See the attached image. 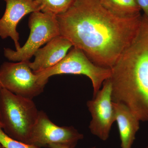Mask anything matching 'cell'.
<instances>
[{
    "instance_id": "cell-15",
    "label": "cell",
    "mask_w": 148,
    "mask_h": 148,
    "mask_svg": "<svg viewBox=\"0 0 148 148\" xmlns=\"http://www.w3.org/2000/svg\"><path fill=\"white\" fill-rule=\"evenodd\" d=\"M141 10L144 11L145 16L148 17V0H135Z\"/></svg>"
},
{
    "instance_id": "cell-12",
    "label": "cell",
    "mask_w": 148,
    "mask_h": 148,
    "mask_svg": "<svg viewBox=\"0 0 148 148\" xmlns=\"http://www.w3.org/2000/svg\"><path fill=\"white\" fill-rule=\"evenodd\" d=\"M104 6L116 16L128 18L140 14L141 10L135 0H101Z\"/></svg>"
},
{
    "instance_id": "cell-14",
    "label": "cell",
    "mask_w": 148,
    "mask_h": 148,
    "mask_svg": "<svg viewBox=\"0 0 148 148\" xmlns=\"http://www.w3.org/2000/svg\"><path fill=\"white\" fill-rule=\"evenodd\" d=\"M0 144L5 148H39L33 145H29L11 138L3 130L0 122Z\"/></svg>"
},
{
    "instance_id": "cell-1",
    "label": "cell",
    "mask_w": 148,
    "mask_h": 148,
    "mask_svg": "<svg viewBox=\"0 0 148 148\" xmlns=\"http://www.w3.org/2000/svg\"><path fill=\"white\" fill-rule=\"evenodd\" d=\"M60 34L95 65L111 69L137 34L142 15L119 17L101 0H75L56 15Z\"/></svg>"
},
{
    "instance_id": "cell-7",
    "label": "cell",
    "mask_w": 148,
    "mask_h": 148,
    "mask_svg": "<svg viewBox=\"0 0 148 148\" xmlns=\"http://www.w3.org/2000/svg\"><path fill=\"white\" fill-rule=\"evenodd\" d=\"M84 135L73 126H58L52 122L44 111H39L32 130L29 145L40 148L52 145H61L71 148L76 147Z\"/></svg>"
},
{
    "instance_id": "cell-11",
    "label": "cell",
    "mask_w": 148,
    "mask_h": 148,
    "mask_svg": "<svg viewBox=\"0 0 148 148\" xmlns=\"http://www.w3.org/2000/svg\"><path fill=\"white\" fill-rule=\"evenodd\" d=\"M115 121L117 123L121 148H131L140 129V121L127 107L113 102Z\"/></svg>"
},
{
    "instance_id": "cell-3",
    "label": "cell",
    "mask_w": 148,
    "mask_h": 148,
    "mask_svg": "<svg viewBox=\"0 0 148 148\" xmlns=\"http://www.w3.org/2000/svg\"><path fill=\"white\" fill-rule=\"evenodd\" d=\"M38 112L33 100L0 89V122L11 138L29 145Z\"/></svg>"
},
{
    "instance_id": "cell-6",
    "label": "cell",
    "mask_w": 148,
    "mask_h": 148,
    "mask_svg": "<svg viewBox=\"0 0 148 148\" xmlns=\"http://www.w3.org/2000/svg\"><path fill=\"white\" fill-rule=\"evenodd\" d=\"M30 61L5 62L0 67V89L33 100L44 91L46 85L40 82L29 66Z\"/></svg>"
},
{
    "instance_id": "cell-16",
    "label": "cell",
    "mask_w": 148,
    "mask_h": 148,
    "mask_svg": "<svg viewBox=\"0 0 148 148\" xmlns=\"http://www.w3.org/2000/svg\"><path fill=\"white\" fill-rule=\"evenodd\" d=\"M49 148H71L67 146L61 145H52L49 147Z\"/></svg>"
},
{
    "instance_id": "cell-9",
    "label": "cell",
    "mask_w": 148,
    "mask_h": 148,
    "mask_svg": "<svg viewBox=\"0 0 148 148\" xmlns=\"http://www.w3.org/2000/svg\"><path fill=\"white\" fill-rule=\"evenodd\" d=\"M6 9L0 18V37L2 39L10 37L13 40L16 50L21 48L19 34L16 27L25 15L35 12L41 11L40 7L35 0H4Z\"/></svg>"
},
{
    "instance_id": "cell-2",
    "label": "cell",
    "mask_w": 148,
    "mask_h": 148,
    "mask_svg": "<svg viewBox=\"0 0 148 148\" xmlns=\"http://www.w3.org/2000/svg\"><path fill=\"white\" fill-rule=\"evenodd\" d=\"M109 79L112 102L126 106L140 121H148V17L145 14Z\"/></svg>"
},
{
    "instance_id": "cell-4",
    "label": "cell",
    "mask_w": 148,
    "mask_h": 148,
    "mask_svg": "<svg viewBox=\"0 0 148 148\" xmlns=\"http://www.w3.org/2000/svg\"><path fill=\"white\" fill-rule=\"evenodd\" d=\"M34 73L38 75L40 82L45 85L49 77L55 75H84L89 78L92 82L93 97L101 89L103 82L110 77L111 69L97 66L82 51L73 47L55 66L44 71Z\"/></svg>"
},
{
    "instance_id": "cell-18",
    "label": "cell",
    "mask_w": 148,
    "mask_h": 148,
    "mask_svg": "<svg viewBox=\"0 0 148 148\" xmlns=\"http://www.w3.org/2000/svg\"><path fill=\"white\" fill-rule=\"evenodd\" d=\"M146 148H148V145L147 146V147H146Z\"/></svg>"
},
{
    "instance_id": "cell-10",
    "label": "cell",
    "mask_w": 148,
    "mask_h": 148,
    "mask_svg": "<svg viewBox=\"0 0 148 148\" xmlns=\"http://www.w3.org/2000/svg\"><path fill=\"white\" fill-rule=\"evenodd\" d=\"M72 46L69 40L61 35L57 36L36 51L34 60L29 62V66L35 73L50 69L66 56Z\"/></svg>"
},
{
    "instance_id": "cell-5",
    "label": "cell",
    "mask_w": 148,
    "mask_h": 148,
    "mask_svg": "<svg viewBox=\"0 0 148 148\" xmlns=\"http://www.w3.org/2000/svg\"><path fill=\"white\" fill-rule=\"evenodd\" d=\"M30 34L22 47L14 51L5 48V56L14 62L29 61L42 45L59 36V26L56 15L37 11L33 12L29 18Z\"/></svg>"
},
{
    "instance_id": "cell-17",
    "label": "cell",
    "mask_w": 148,
    "mask_h": 148,
    "mask_svg": "<svg viewBox=\"0 0 148 148\" xmlns=\"http://www.w3.org/2000/svg\"><path fill=\"white\" fill-rule=\"evenodd\" d=\"M0 148H5L4 147H3L2 145H1V144H0Z\"/></svg>"
},
{
    "instance_id": "cell-13",
    "label": "cell",
    "mask_w": 148,
    "mask_h": 148,
    "mask_svg": "<svg viewBox=\"0 0 148 148\" xmlns=\"http://www.w3.org/2000/svg\"><path fill=\"white\" fill-rule=\"evenodd\" d=\"M40 7L41 11L55 15L64 13L75 0H35Z\"/></svg>"
},
{
    "instance_id": "cell-8",
    "label": "cell",
    "mask_w": 148,
    "mask_h": 148,
    "mask_svg": "<svg viewBox=\"0 0 148 148\" xmlns=\"http://www.w3.org/2000/svg\"><path fill=\"white\" fill-rule=\"evenodd\" d=\"M103 85L102 89L86 104L91 116L89 126L90 132L105 141L108 139L111 127L115 121V116L110 79L105 81Z\"/></svg>"
}]
</instances>
